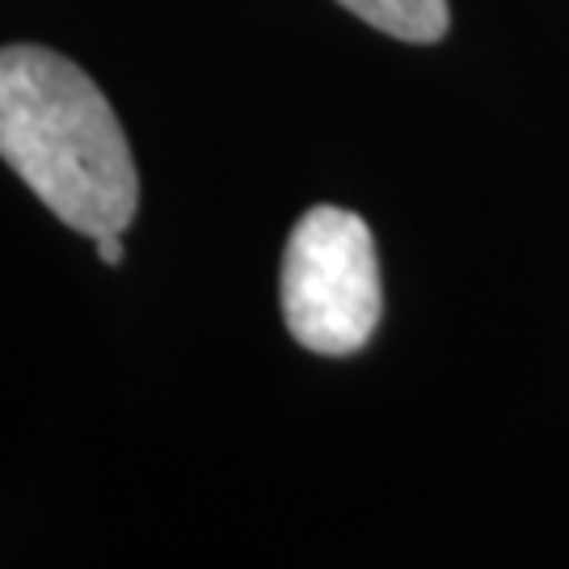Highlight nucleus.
I'll return each mask as SVG.
<instances>
[{"label": "nucleus", "instance_id": "f257e3e1", "mask_svg": "<svg viewBox=\"0 0 569 569\" xmlns=\"http://www.w3.org/2000/svg\"><path fill=\"white\" fill-rule=\"evenodd\" d=\"M0 157L39 203L84 237L127 232L140 173L106 93L47 47H0Z\"/></svg>", "mask_w": 569, "mask_h": 569}, {"label": "nucleus", "instance_id": "f03ea898", "mask_svg": "<svg viewBox=\"0 0 569 569\" xmlns=\"http://www.w3.org/2000/svg\"><path fill=\"white\" fill-rule=\"evenodd\" d=\"M287 333L312 355H355L371 342L385 312L380 258L363 216L312 207L291 228L283 253Z\"/></svg>", "mask_w": 569, "mask_h": 569}, {"label": "nucleus", "instance_id": "7ed1b4c3", "mask_svg": "<svg viewBox=\"0 0 569 569\" xmlns=\"http://www.w3.org/2000/svg\"><path fill=\"white\" fill-rule=\"evenodd\" d=\"M355 18L401 42H439L448 34V0H338Z\"/></svg>", "mask_w": 569, "mask_h": 569}, {"label": "nucleus", "instance_id": "20e7f679", "mask_svg": "<svg viewBox=\"0 0 569 569\" xmlns=\"http://www.w3.org/2000/svg\"><path fill=\"white\" fill-rule=\"evenodd\" d=\"M98 258H102L106 266L122 262V232H106V237H98Z\"/></svg>", "mask_w": 569, "mask_h": 569}]
</instances>
